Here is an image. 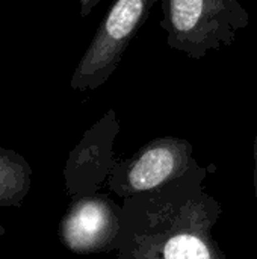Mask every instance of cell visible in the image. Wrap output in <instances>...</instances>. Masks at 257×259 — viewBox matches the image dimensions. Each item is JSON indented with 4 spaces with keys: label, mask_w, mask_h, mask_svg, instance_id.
<instances>
[{
    "label": "cell",
    "mask_w": 257,
    "mask_h": 259,
    "mask_svg": "<svg viewBox=\"0 0 257 259\" xmlns=\"http://www.w3.org/2000/svg\"><path fill=\"white\" fill-rule=\"evenodd\" d=\"M254 188H256V200H257V134L254 137Z\"/></svg>",
    "instance_id": "9c48e42d"
},
{
    "label": "cell",
    "mask_w": 257,
    "mask_h": 259,
    "mask_svg": "<svg viewBox=\"0 0 257 259\" xmlns=\"http://www.w3.org/2000/svg\"><path fill=\"white\" fill-rule=\"evenodd\" d=\"M159 0H114L70 80L76 91H92L115 73L123 56Z\"/></svg>",
    "instance_id": "3957f363"
},
{
    "label": "cell",
    "mask_w": 257,
    "mask_h": 259,
    "mask_svg": "<svg viewBox=\"0 0 257 259\" xmlns=\"http://www.w3.org/2000/svg\"><path fill=\"white\" fill-rule=\"evenodd\" d=\"M32 167L23 155L0 147V206L20 208L32 188Z\"/></svg>",
    "instance_id": "52a82bcc"
},
{
    "label": "cell",
    "mask_w": 257,
    "mask_h": 259,
    "mask_svg": "<svg viewBox=\"0 0 257 259\" xmlns=\"http://www.w3.org/2000/svg\"><path fill=\"white\" fill-rule=\"evenodd\" d=\"M101 0H80V17H88Z\"/></svg>",
    "instance_id": "ba28073f"
},
{
    "label": "cell",
    "mask_w": 257,
    "mask_h": 259,
    "mask_svg": "<svg viewBox=\"0 0 257 259\" xmlns=\"http://www.w3.org/2000/svg\"><path fill=\"white\" fill-rule=\"evenodd\" d=\"M161 11L168 47L191 59L233 46L250 23L239 0H161Z\"/></svg>",
    "instance_id": "7a4b0ae2"
},
{
    "label": "cell",
    "mask_w": 257,
    "mask_h": 259,
    "mask_svg": "<svg viewBox=\"0 0 257 259\" xmlns=\"http://www.w3.org/2000/svg\"><path fill=\"white\" fill-rule=\"evenodd\" d=\"M192 144L185 138H155L130 158L112 164L108 188L121 200L161 188L195 168Z\"/></svg>",
    "instance_id": "277c9868"
},
{
    "label": "cell",
    "mask_w": 257,
    "mask_h": 259,
    "mask_svg": "<svg viewBox=\"0 0 257 259\" xmlns=\"http://www.w3.org/2000/svg\"><path fill=\"white\" fill-rule=\"evenodd\" d=\"M120 234L121 206L97 193L71 200L59 225L61 243L77 255L117 250Z\"/></svg>",
    "instance_id": "5b68a950"
},
{
    "label": "cell",
    "mask_w": 257,
    "mask_h": 259,
    "mask_svg": "<svg viewBox=\"0 0 257 259\" xmlns=\"http://www.w3.org/2000/svg\"><path fill=\"white\" fill-rule=\"evenodd\" d=\"M120 131L115 111L109 109L82 137L71 150L64 170L67 193L71 200L95 194L114 164L112 144Z\"/></svg>",
    "instance_id": "8992f818"
},
{
    "label": "cell",
    "mask_w": 257,
    "mask_h": 259,
    "mask_svg": "<svg viewBox=\"0 0 257 259\" xmlns=\"http://www.w3.org/2000/svg\"><path fill=\"white\" fill-rule=\"evenodd\" d=\"M209 170L123 200L117 259H227L214 238L221 203L208 193Z\"/></svg>",
    "instance_id": "6da1fadb"
},
{
    "label": "cell",
    "mask_w": 257,
    "mask_h": 259,
    "mask_svg": "<svg viewBox=\"0 0 257 259\" xmlns=\"http://www.w3.org/2000/svg\"><path fill=\"white\" fill-rule=\"evenodd\" d=\"M5 234H6V229H5V228H3V226L0 225V238H2V237H3Z\"/></svg>",
    "instance_id": "30bf717a"
}]
</instances>
